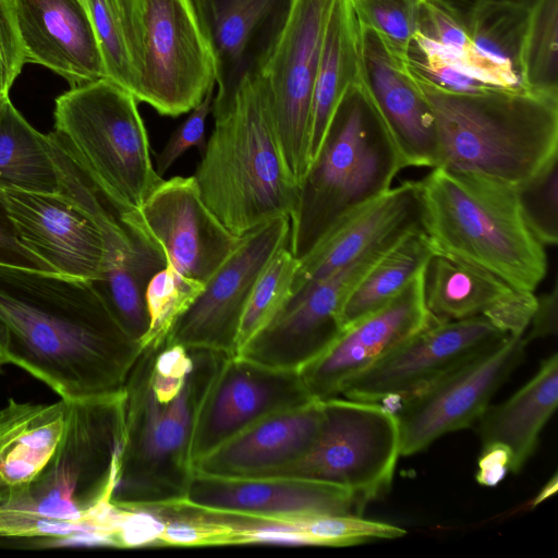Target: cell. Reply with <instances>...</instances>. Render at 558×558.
Here are the masks:
<instances>
[{
    "mask_svg": "<svg viewBox=\"0 0 558 558\" xmlns=\"http://www.w3.org/2000/svg\"><path fill=\"white\" fill-rule=\"evenodd\" d=\"M456 11H462L477 2H510L530 8L535 0H440Z\"/></svg>",
    "mask_w": 558,
    "mask_h": 558,
    "instance_id": "7dc6e473",
    "label": "cell"
},
{
    "mask_svg": "<svg viewBox=\"0 0 558 558\" xmlns=\"http://www.w3.org/2000/svg\"><path fill=\"white\" fill-rule=\"evenodd\" d=\"M418 184L423 230L437 254L484 269L518 290H536L547 256L517 189L444 168H433Z\"/></svg>",
    "mask_w": 558,
    "mask_h": 558,
    "instance_id": "277c9868",
    "label": "cell"
},
{
    "mask_svg": "<svg viewBox=\"0 0 558 558\" xmlns=\"http://www.w3.org/2000/svg\"><path fill=\"white\" fill-rule=\"evenodd\" d=\"M510 465L511 454L505 446H485L478 459L476 481L483 486L494 487L505 478Z\"/></svg>",
    "mask_w": 558,
    "mask_h": 558,
    "instance_id": "f6af8a7d",
    "label": "cell"
},
{
    "mask_svg": "<svg viewBox=\"0 0 558 558\" xmlns=\"http://www.w3.org/2000/svg\"><path fill=\"white\" fill-rule=\"evenodd\" d=\"M456 12L476 49L521 78L520 53L529 8L510 2H477Z\"/></svg>",
    "mask_w": 558,
    "mask_h": 558,
    "instance_id": "836d02e7",
    "label": "cell"
},
{
    "mask_svg": "<svg viewBox=\"0 0 558 558\" xmlns=\"http://www.w3.org/2000/svg\"><path fill=\"white\" fill-rule=\"evenodd\" d=\"M165 524L166 521L149 509H125L114 536L117 545L118 547H138L159 544Z\"/></svg>",
    "mask_w": 558,
    "mask_h": 558,
    "instance_id": "ee69618b",
    "label": "cell"
},
{
    "mask_svg": "<svg viewBox=\"0 0 558 558\" xmlns=\"http://www.w3.org/2000/svg\"><path fill=\"white\" fill-rule=\"evenodd\" d=\"M9 95H5L1 89H0V104L5 99L8 98Z\"/></svg>",
    "mask_w": 558,
    "mask_h": 558,
    "instance_id": "681fc988",
    "label": "cell"
},
{
    "mask_svg": "<svg viewBox=\"0 0 558 558\" xmlns=\"http://www.w3.org/2000/svg\"><path fill=\"white\" fill-rule=\"evenodd\" d=\"M508 336L484 316L435 323L350 378L340 395L376 403L405 399Z\"/></svg>",
    "mask_w": 558,
    "mask_h": 558,
    "instance_id": "9a60e30c",
    "label": "cell"
},
{
    "mask_svg": "<svg viewBox=\"0 0 558 558\" xmlns=\"http://www.w3.org/2000/svg\"><path fill=\"white\" fill-rule=\"evenodd\" d=\"M400 232L292 294L272 320L238 353L256 364L299 372L320 356L343 331V304L367 270L398 241Z\"/></svg>",
    "mask_w": 558,
    "mask_h": 558,
    "instance_id": "8fae6325",
    "label": "cell"
},
{
    "mask_svg": "<svg viewBox=\"0 0 558 558\" xmlns=\"http://www.w3.org/2000/svg\"><path fill=\"white\" fill-rule=\"evenodd\" d=\"M123 441V389L112 396L66 401L59 444L19 496V506L35 520L85 523L102 533L95 512L111 500Z\"/></svg>",
    "mask_w": 558,
    "mask_h": 558,
    "instance_id": "ba28073f",
    "label": "cell"
},
{
    "mask_svg": "<svg viewBox=\"0 0 558 558\" xmlns=\"http://www.w3.org/2000/svg\"><path fill=\"white\" fill-rule=\"evenodd\" d=\"M359 19V17H357ZM360 24V82L388 129L404 167L435 168L438 141L433 112L405 58L373 28Z\"/></svg>",
    "mask_w": 558,
    "mask_h": 558,
    "instance_id": "44dd1931",
    "label": "cell"
},
{
    "mask_svg": "<svg viewBox=\"0 0 558 558\" xmlns=\"http://www.w3.org/2000/svg\"><path fill=\"white\" fill-rule=\"evenodd\" d=\"M312 448L265 476H292L341 486L365 506L390 488L401 456L398 417L376 402L330 398Z\"/></svg>",
    "mask_w": 558,
    "mask_h": 558,
    "instance_id": "9c48e42d",
    "label": "cell"
},
{
    "mask_svg": "<svg viewBox=\"0 0 558 558\" xmlns=\"http://www.w3.org/2000/svg\"><path fill=\"white\" fill-rule=\"evenodd\" d=\"M0 371H1V368H0Z\"/></svg>",
    "mask_w": 558,
    "mask_h": 558,
    "instance_id": "f907efd6",
    "label": "cell"
},
{
    "mask_svg": "<svg viewBox=\"0 0 558 558\" xmlns=\"http://www.w3.org/2000/svg\"><path fill=\"white\" fill-rule=\"evenodd\" d=\"M165 266L157 252L135 238L128 247L108 248L102 275L89 281L124 331L140 344L149 328L146 288Z\"/></svg>",
    "mask_w": 558,
    "mask_h": 558,
    "instance_id": "f546056e",
    "label": "cell"
},
{
    "mask_svg": "<svg viewBox=\"0 0 558 558\" xmlns=\"http://www.w3.org/2000/svg\"><path fill=\"white\" fill-rule=\"evenodd\" d=\"M518 289L453 257L435 254L425 267L424 299L436 323L488 318Z\"/></svg>",
    "mask_w": 558,
    "mask_h": 558,
    "instance_id": "f1b7e54d",
    "label": "cell"
},
{
    "mask_svg": "<svg viewBox=\"0 0 558 558\" xmlns=\"http://www.w3.org/2000/svg\"><path fill=\"white\" fill-rule=\"evenodd\" d=\"M332 0H292L282 28L259 63L284 161L301 186L308 172L313 88Z\"/></svg>",
    "mask_w": 558,
    "mask_h": 558,
    "instance_id": "30bf717a",
    "label": "cell"
},
{
    "mask_svg": "<svg viewBox=\"0 0 558 558\" xmlns=\"http://www.w3.org/2000/svg\"><path fill=\"white\" fill-rule=\"evenodd\" d=\"M290 228V218L279 217L242 235L177 320L168 342L236 355L238 331L248 295L269 260L289 244Z\"/></svg>",
    "mask_w": 558,
    "mask_h": 558,
    "instance_id": "2e32d148",
    "label": "cell"
},
{
    "mask_svg": "<svg viewBox=\"0 0 558 558\" xmlns=\"http://www.w3.org/2000/svg\"><path fill=\"white\" fill-rule=\"evenodd\" d=\"M299 258L283 245L257 278L246 301L236 339L240 350L281 311L292 296V283Z\"/></svg>",
    "mask_w": 558,
    "mask_h": 558,
    "instance_id": "d590c367",
    "label": "cell"
},
{
    "mask_svg": "<svg viewBox=\"0 0 558 558\" xmlns=\"http://www.w3.org/2000/svg\"><path fill=\"white\" fill-rule=\"evenodd\" d=\"M400 153L361 82L341 98L300 186L289 248L302 257L342 216L391 187Z\"/></svg>",
    "mask_w": 558,
    "mask_h": 558,
    "instance_id": "8992f818",
    "label": "cell"
},
{
    "mask_svg": "<svg viewBox=\"0 0 558 558\" xmlns=\"http://www.w3.org/2000/svg\"><path fill=\"white\" fill-rule=\"evenodd\" d=\"M172 505L253 521L361 515L365 508L351 492L330 483L292 476L229 477L196 472L184 498Z\"/></svg>",
    "mask_w": 558,
    "mask_h": 558,
    "instance_id": "e0dca14e",
    "label": "cell"
},
{
    "mask_svg": "<svg viewBox=\"0 0 558 558\" xmlns=\"http://www.w3.org/2000/svg\"><path fill=\"white\" fill-rule=\"evenodd\" d=\"M558 489V476L557 473H554V475L547 481V483L543 486V488L539 490V493L535 496L534 500L531 504V507H536L541 502H543L545 499L553 496Z\"/></svg>",
    "mask_w": 558,
    "mask_h": 558,
    "instance_id": "c3c4849f",
    "label": "cell"
},
{
    "mask_svg": "<svg viewBox=\"0 0 558 558\" xmlns=\"http://www.w3.org/2000/svg\"><path fill=\"white\" fill-rule=\"evenodd\" d=\"M0 265L57 274L21 240L0 189Z\"/></svg>",
    "mask_w": 558,
    "mask_h": 558,
    "instance_id": "7bdbcfd3",
    "label": "cell"
},
{
    "mask_svg": "<svg viewBox=\"0 0 558 558\" xmlns=\"http://www.w3.org/2000/svg\"><path fill=\"white\" fill-rule=\"evenodd\" d=\"M526 343L524 335H509L403 399L396 413L401 456L420 452L440 436L476 423L495 392L522 362Z\"/></svg>",
    "mask_w": 558,
    "mask_h": 558,
    "instance_id": "5bb4252c",
    "label": "cell"
},
{
    "mask_svg": "<svg viewBox=\"0 0 558 558\" xmlns=\"http://www.w3.org/2000/svg\"><path fill=\"white\" fill-rule=\"evenodd\" d=\"M53 117L51 136L119 217L138 209L163 180L153 166L136 99L112 82L71 86L56 99Z\"/></svg>",
    "mask_w": 558,
    "mask_h": 558,
    "instance_id": "52a82bcc",
    "label": "cell"
},
{
    "mask_svg": "<svg viewBox=\"0 0 558 558\" xmlns=\"http://www.w3.org/2000/svg\"><path fill=\"white\" fill-rule=\"evenodd\" d=\"M25 63L13 0H0V89L5 95Z\"/></svg>",
    "mask_w": 558,
    "mask_h": 558,
    "instance_id": "b9f144b4",
    "label": "cell"
},
{
    "mask_svg": "<svg viewBox=\"0 0 558 558\" xmlns=\"http://www.w3.org/2000/svg\"><path fill=\"white\" fill-rule=\"evenodd\" d=\"M558 313V289L555 283L553 289L537 296L535 311L532 315L529 332L524 336L526 342L539 338L556 335Z\"/></svg>",
    "mask_w": 558,
    "mask_h": 558,
    "instance_id": "bcb514c9",
    "label": "cell"
},
{
    "mask_svg": "<svg viewBox=\"0 0 558 558\" xmlns=\"http://www.w3.org/2000/svg\"><path fill=\"white\" fill-rule=\"evenodd\" d=\"M425 267L393 299L347 327L320 356L298 372L313 399L337 397L350 378L436 323L424 299Z\"/></svg>",
    "mask_w": 558,
    "mask_h": 558,
    "instance_id": "d6986e66",
    "label": "cell"
},
{
    "mask_svg": "<svg viewBox=\"0 0 558 558\" xmlns=\"http://www.w3.org/2000/svg\"><path fill=\"white\" fill-rule=\"evenodd\" d=\"M0 189L60 194L49 138L5 98L0 104Z\"/></svg>",
    "mask_w": 558,
    "mask_h": 558,
    "instance_id": "1f68e13d",
    "label": "cell"
},
{
    "mask_svg": "<svg viewBox=\"0 0 558 558\" xmlns=\"http://www.w3.org/2000/svg\"><path fill=\"white\" fill-rule=\"evenodd\" d=\"M23 243L57 274L93 281L102 275L106 239L81 207L61 194L2 190Z\"/></svg>",
    "mask_w": 558,
    "mask_h": 558,
    "instance_id": "ffe728a7",
    "label": "cell"
},
{
    "mask_svg": "<svg viewBox=\"0 0 558 558\" xmlns=\"http://www.w3.org/2000/svg\"><path fill=\"white\" fill-rule=\"evenodd\" d=\"M437 254L424 230L412 231L389 248L348 295L343 330L393 299Z\"/></svg>",
    "mask_w": 558,
    "mask_h": 558,
    "instance_id": "d6a6232c",
    "label": "cell"
},
{
    "mask_svg": "<svg viewBox=\"0 0 558 558\" xmlns=\"http://www.w3.org/2000/svg\"><path fill=\"white\" fill-rule=\"evenodd\" d=\"M520 72L524 88L558 95V0H535L529 8Z\"/></svg>",
    "mask_w": 558,
    "mask_h": 558,
    "instance_id": "e575fe53",
    "label": "cell"
},
{
    "mask_svg": "<svg viewBox=\"0 0 558 558\" xmlns=\"http://www.w3.org/2000/svg\"><path fill=\"white\" fill-rule=\"evenodd\" d=\"M291 1L191 0L214 56V104L229 99L244 77L257 70L283 26Z\"/></svg>",
    "mask_w": 558,
    "mask_h": 558,
    "instance_id": "7402d4cb",
    "label": "cell"
},
{
    "mask_svg": "<svg viewBox=\"0 0 558 558\" xmlns=\"http://www.w3.org/2000/svg\"><path fill=\"white\" fill-rule=\"evenodd\" d=\"M288 522L298 532L310 536L315 545L348 546L369 539H395L407 534L402 527L362 515H316Z\"/></svg>",
    "mask_w": 558,
    "mask_h": 558,
    "instance_id": "74e56055",
    "label": "cell"
},
{
    "mask_svg": "<svg viewBox=\"0 0 558 558\" xmlns=\"http://www.w3.org/2000/svg\"><path fill=\"white\" fill-rule=\"evenodd\" d=\"M557 403L558 355L554 353L509 399L487 407L477 421L483 447L505 446L511 454L510 471L519 472L534 453Z\"/></svg>",
    "mask_w": 558,
    "mask_h": 558,
    "instance_id": "83f0119b",
    "label": "cell"
},
{
    "mask_svg": "<svg viewBox=\"0 0 558 558\" xmlns=\"http://www.w3.org/2000/svg\"><path fill=\"white\" fill-rule=\"evenodd\" d=\"M120 219L166 265L203 283L241 239L207 207L193 175L162 180L138 209Z\"/></svg>",
    "mask_w": 558,
    "mask_h": 558,
    "instance_id": "4fadbf2b",
    "label": "cell"
},
{
    "mask_svg": "<svg viewBox=\"0 0 558 558\" xmlns=\"http://www.w3.org/2000/svg\"><path fill=\"white\" fill-rule=\"evenodd\" d=\"M66 401L17 402L0 410V502L25 489L53 454L64 428Z\"/></svg>",
    "mask_w": 558,
    "mask_h": 558,
    "instance_id": "484cf974",
    "label": "cell"
},
{
    "mask_svg": "<svg viewBox=\"0 0 558 558\" xmlns=\"http://www.w3.org/2000/svg\"><path fill=\"white\" fill-rule=\"evenodd\" d=\"M359 20L377 32L389 47L407 58L417 29L420 0H353Z\"/></svg>",
    "mask_w": 558,
    "mask_h": 558,
    "instance_id": "f35d334b",
    "label": "cell"
},
{
    "mask_svg": "<svg viewBox=\"0 0 558 558\" xmlns=\"http://www.w3.org/2000/svg\"><path fill=\"white\" fill-rule=\"evenodd\" d=\"M323 417L320 400L272 413L199 459L194 472L229 477L268 475L312 448Z\"/></svg>",
    "mask_w": 558,
    "mask_h": 558,
    "instance_id": "d4e9b609",
    "label": "cell"
},
{
    "mask_svg": "<svg viewBox=\"0 0 558 558\" xmlns=\"http://www.w3.org/2000/svg\"><path fill=\"white\" fill-rule=\"evenodd\" d=\"M312 400L315 399L299 373L227 355L196 416L191 447L193 465L265 416Z\"/></svg>",
    "mask_w": 558,
    "mask_h": 558,
    "instance_id": "ac0fdd59",
    "label": "cell"
},
{
    "mask_svg": "<svg viewBox=\"0 0 558 558\" xmlns=\"http://www.w3.org/2000/svg\"><path fill=\"white\" fill-rule=\"evenodd\" d=\"M228 354L195 349V362L178 395L155 396L150 351L141 348L123 386L124 442L111 501L125 509L182 500L194 475L191 458L196 416Z\"/></svg>",
    "mask_w": 558,
    "mask_h": 558,
    "instance_id": "5b68a950",
    "label": "cell"
},
{
    "mask_svg": "<svg viewBox=\"0 0 558 558\" xmlns=\"http://www.w3.org/2000/svg\"><path fill=\"white\" fill-rule=\"evenodd\" d=\"M360 74V24L353 0H332L313 88L308 169L322 148L341 98L359 82Z\"/></svg>",
    "mask_w": 558,
    "mask_h": 558,
    "instance_id": "4316f807",
    "label": "cell"
},
{
    "mask_svg": "<svg viewBox=\"0 0 558 558\" xmlns=\"http://www.w3.org/2000/svg\"><path fill=\"white\" fill-rule=\"evenodd\" d=\"M215 125L193 174L203 201L234 235L295 215L300 187L284 161L269 96L258 73L213 102Z\"/></svg>",
    "mask_w": 558,
    "mask_h": 558,
    "instance_id": "3957f363",
    "label": "cell"
},
{
    "mask_svg": "<svg viewBox=\"0 0 558 558\" xmlns=\"http://www.w3.org/2000/svg\"><path fill=\"white\" fill-rule=\"evenodd\" d=\"M25 61L71 86L106 80L98 44L82 0H13Z\"/></svg>",
    "mask_w": 558,
    "mask_h": 558,
    "instance_id": "cb8c5ba5",
    "label": "cell"
},
{
    "mask_svg": "<svg viewBox=\"0 0 558 558\" xmlns=\"http://www.w3.org/2000/svg\"><path fill=\"white\" fill-rule=\"evenodd\" d=\"M214 88L195 106L189 117L172 132L163 148L156 157V171L162 177L186 150L198 148L201 154L206 146V121L213 110Z\"/></svg>",
    "mask_w": 558,
    "mask_h": 558,
    "instance_id": "60d3db41",
    "label": "cell"
},
{
    "mask_svg": "<svg viewBox=\"0 0 558 558\" xmlns=\"http://www.w3.org/2000/svg\"><path fill=\"white\" fill-rule=\"evenodd\" d=\"M143 76L137 102L179 117L216 85L210 46L191 0H140Z\"/></svg>",
    "mask_w": 558,
    "mask_h": 558,
    "instance_id": "7c38bea8",
    "label": "cell"
},
{
    "mask_svg": "<svg viewBox=\"0 0 558 558\" xmlns=\"http://www.w3.org/2000/svg\"><path fill=\"white\" fill-rule=\"evenodd\" d=\"M414 230H423L420 184L404 181L342 216L299 258L292 294L388 236Z\"/></svg>",
    "mask_w": 558,
    "mask_h": 558,
    "instance_id": "603a6c76",
    "label": "cell"
},
{
    "mask_svg": "<svg viewBox=\"0 0 558 558\" xmlns=\"http://www.w3.org/2000/svg\"><path fill=\"white\" fill-rule=\"evenodd\" d=\"M90 19L106 80L137 101L143 76L140 0H82Z\"/></svg>",
    "mask_w": 558,
    "mask_h": 558,
    "instance_id": "4dcf8cb0",
    "label": "cell"
},
{
    "mask_svg": "<svg viewBox=\"0 0 558 558\" xmlns=\"http://www.w3.org/2000/svg\"><path fill=\"white\" fill-rule=\"evenodd\" d=\"M205 288V283L183 276L166 265L149 280L145 301L149 328L141 348L163 343L177 320L190 308Z\"/></svg>",
    "mask_w": 558,
    "mask_h": 558,
    "instance_id": "8d00e7d4",
    "label": "cell"
},
{
    "mask_svg": "<svg viewBox=\"0 0 558 558\" xmlns=\"http://www.w3.org/2000/svg\"><path fill=\"white\" fill-rule=\"evenodd\" d=\"M558 161L518 190L523 213L535 236L544 245L558 241Z\"/></svg>",
    "mask_w": 558,
    "mask_h": 558,
    "instance_id": "ab89813d",
    "label": "cell"
},
{
    "mask_svg": "<svg viewBox=\"0 0 558 558\" xmlns=\"http://www.w3.org/2000/svg\"><path fill=\"white\" fill-rule=\"evenodd\" d=\"M140 352L89 281L0 265V368L87 400L121 392Z\"/></svg>",
    "mask_w": 558,
    "mask_h": 558,
    "instance_id": "6da1fadb",
    "label": "cell"
},
{
    "mask_svg": "<svg viewBox=\"0 0 558 558\" xmlns=\"http://www.w3.org/2000/svg\"><path fill=\"white\" fill-rule=\"evenodd\" d=\"M408 69L435 119V168L520 190L558 161V95L527 88L457 93Z\"/></svg>",
    "mask_w": 558,
    "mask_h": 558,
    "instance_id": "7a4b0ae2",
    "label": "cell"
}]
</instances>
